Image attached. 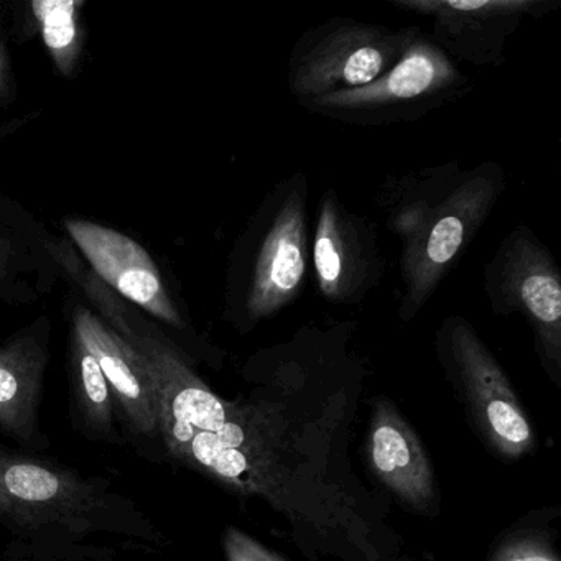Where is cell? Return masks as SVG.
I'll list each match as a JSON object with an SVG mask.
<instances>
[{"instance_id":"6da1fadb","label":"cell","mask_w":561,"mask_h":561,"mask_svg":"<svg viewBox=\"0 0 561 561\" xmlns=\"http://www.w3.org/2000/svg\"><path fill=\"white\" fill-rule=\"evenodd\" d=\"M507 188L504 165L459 160L387 176L377 190L383 226L400 242L399 318L415 320L484 228Z\"/></svg>"},{"instance_id":"7a4b0ae2","label":"cell","mask_w":561,"mask_h":561,"mask_svg":"<svg viewBox=\"0 0 561 561\" xmlns=\"http://www.w3.org/2000/svg\"><path fill=\"white\" fill-rule=\"evenodd\" d=\"M308 198L307 173L297 170L280 180L231 249L225 317L241 333H251L304 295L311 264Z\"/></svg>"},{"instance_id":"3957f363","label":"cell","mask_w":561,"mask_h":561,"mask_svg":"<svg viewBox=\"0 0 561 561\" xmlns=\"http://www.w3.org/2000/svg\"><path fill=\"white\" fill-rule=\"evenodd\" d=\"M261 409L262 403L248 405L215 396L175 456L242 494L265 495L280 507L290 443L282 416L274 409L268 413Z\"/></svg>"},{"instance_id":"277c9868","label":"cell","mask_w":561,"mask_h":561,"mask_svg":"<svg viewBox=\"0 0 561 561\" xmlns=\"http://www.w3.org/2000/svg\"><path fill=\"white\" fill-rule=\"evenodd\" d=\"M472 90L471 78L420 31L399 64L373 83L298 104L333 123L383 127L422 121Z\"/></svg>"},{"instance_id":"5b68a950","label":"cell","mask_w":561,"mask_h":561,"mask_svg":"<svg viewBox=\"0 0 561 561\" xmlns=\"http://www.w3.org/2000/svg\"><path fill=\"white\" fill-rule=\"evenodd\" d=\"M419 27H392L331 18L295 42L287 61V87L300 101L373 83L399 64Z\"/></svg>"},{"instance_id":"8992f818","label":"cell","mask_w":561,"mask_h":561,"mask_svg":"<svg viewBox=\"0 0 561 561\" xmlns=\"http://www.w3.org/2000/svg\"><path fill=\"white\" fill-rule=\"evenodd\" d=\"M482 288L495 317L517 314L534 333L548 376L561 380V274L550 249L517 225L482 268Z\"/></svg>"},{"instance_id":"52a82bcc","label":"cell","mask_w":561,"mask_h":561,"mask_svg":"<svg viewBox=\"0 0 561 561\" xmlns=\"http://www.w3.org/2000/svg\"><path fill=\"white\" fill-rule=\"evenodd\" d=\"M436 350L495 451L511 459L530 451L535 445L534 428L507 374L471 321L461 314L446 318L436 331Z\"/></svg>"},{"instance_id":"ba28073f","label":"cell","mask_w":561,"mask_h":561,"mask_svg":"<svg viewBox=\"0 0 561 561\" xmlns=\"http://www.w3.org/2000/svg\"><path fill=\"white\" fill-rule=\"evenodd\" d=\"M403 14L432 21L428 38L453 61L504 65L508 42L527 21L560 11L561 0H387Z\"/></svg>"},{"instance_id":"9c48e42d","label":"cell","mask_w":561,"mask_h":561,"mask_svg":"<svg viewBox=\"0 0 561 561\" xmlns=\"http://www.w3.org/2000/svg\"><path fill=\"white\" fill-rule=\"evenodd\" d=\"M311 265L318 294L333 305L357 307L379 288L386 259L376 226L344 205L334 188L318 202Z\"/></svg>"},{"instance_id":"30bf717a","label":"cell","mask_w":561,"mask_h":561,"mask_svg":"<svg viewBox=\"0 0 561 561\" xmlns=\"http://www.w3.org/2000/svg\"><path fill=\"white\" fill-rule=\"evenodd\" d=\"M65 229L91 272L111 290L169 327L188 328L162 272L139 242L87 219H67Z\"/></svg>"},{"instance_id":"8fae6325","label":"cell","mask_w":561,"mask_h":561,"mask_svg":"<svg viewBox=\"0 0 561 561\" xmlns=\"http://www.w3.org/2000/svg\"><path fill=\"white\" fill-rule=\"evenodd\" d=\"M73 337L100 364L107 386L116 393L133 425L139 432L159 428V413L149 374L134 347L84 305H73Z\"/></svg>"},{"instance_id":"7c38bea8","label":"cell","mask_w":561,"mask_h":561,"mask_svg":"<svg viewBox=\"0 0 561 561\" xmlns=\"http://www.w3.org/2000/svg\"><path fill=\"white\" fill-rule=\"evenodd\" d=\"M369 458L380 481L400 499L426 511L435 497L432 462L419 436L386 400L376 403L369 436Z\"/></svg>"},{"instance_id":"4fadbf2b","label":"cell","mask_w":561,"mask_h":561,"mask_svg":"<svg viewBox=\"0 0 561 561\" xmlns=\"http://www.w3.org/2000/svg\"><path fill=\"white\" fill-rule=\"evenodd\" d=\"M87 488L28 459L0 458V512L18 520H60L83 507Z\"/></svg>"},{"instance_id":"5bb4252c","label":"cell","mask_w":561,"mask_h":561,"mask_svg":"<svg viewBox=\"0 0 561 561\" xmlns=\"http://www.w3.org/2000/svg\"><path fill=\"white\" fill-rule=\"evenodd\" d=\"M50 321L41 317L31 328L0 344V430L27 436L48 360Z\"/></svg>"},{"instance_id":"9a60e30c","label":"cell","mask_w":561,"mask_h":561,"mask_svg":"<svg viewBox=\"0 0 561 561\" xmlns=\"http://www.w3.org/2000/svg\"><path fill=\"white\" fill-rule=\"evenodd\" d=\"M61 275L45 249L0 221V304H32L51 290Z\"/></svg>"},{"instance_id":"2e32d148","label":"cell","mask_w":561,"mask_h":561,"mask_svg":"<svg viewBox=\"0 0 561 561\" xmlns=\"http://www.w3.org/2000/svg\"><path fill=\"white\" fill-rule=\"evenodd\" d=\"M35 24L42 41L54 58L55 67L64 77H73L83 55V35L80 27V0H37L32 2Z\"/></svg>"},{"instance_id":"e0dca14e","label":"cell","mask_w":561,"mask_h":561,"mask_svg":"<svg viewBox=\"0 0 561 561\" xmlns=\"http://www.w3.org/2000/svg\"><path fill=\"white\" fill-rule=\"evenodd\" d=\"M73 364L84 416L94 428L110 430L113 419L110 386L100 364L77 337H73Z\"/></svg>"},{"instance_id":"ac0fdd59","label":"cell","mask_w":561,"mask_h":561,"mask_svg":"<svg viewBox=\"0 0 561 561\" xmlns=\"http://www.w3.org/2000/svg\"><path fill=\"white\" fill-rule=\"evenodd\" d=\"M225 550L228 561H287L234 527L226 530Z\"/></svg>"},{"instance_id":"d6986e66","label":"cell","mask_w":561,"mask_h":561,"mask_svg":"<svg viewBox=\"0 0 561 561\" xmlns=\"http://www.w3.org/2000/svg\"><path fill=\"white\" fill-rule=\"evenodd\" d=\"M491 561H558V558L543 541L517 538L502 545Z\"/></svg>"},{"instance_id":"ffe728a7","label":"cell","mask_w":561,"mask_h":561,"mask_svg":"<svg viewBox=\"0 0 561 561\" xmlns=\"http://www.w3.org/2000/svg\"><path fill=\"white\" fill-rule=\"evenodd\" d=\"M19 90L15 80L14 67L8 45L0 37V111L9 110L18 103Z\"/></svg>"}]
</instances>
